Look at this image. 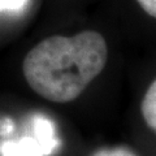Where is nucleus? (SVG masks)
<instances>
[{
  "label": "nucleus",
  "instance_id": "obj_1",
  "mask_svg": "<svg viewBox=\"0 0 156 156\" xmlns=\"http://www.w3.org/2000/svg\"><path fill=\"white\" fill-rule=\"evenodd\" d=\"M107 60L108 47L103 35L86 30L39 42L25 56L22 70L38 95L53 103H69L100 74Z\"/></svg>",
  "mask_w": 156,
  "mask_h": 156
},
{
  "label": "nucleus",
  "instance_id": "obj_2",
  "mask_svg": "<svg viewBox=\"0 0 156 156\" xmlns=\"http://www.w3.org/2000/svg\"><path fill=\"white\" fill-rule=\"evenodd\" d=\"M30 131L18 139L3 140L0 156H50L60 146L53 121L37 113L30 119Z\"/></svg>",
  "mask_w": 156,
  "mask_h": 156
},
{
  "label": "nucleus",
  "instance_id": "obj_3",
  "mask_svg": "<svg viewBox=\"0 0 156 156\" xmlns=\"http://www.w3.org/2000/svg\"><path fill=\"white\" fill-rule=\"evenodd\" d=\"M140 111L148 128L156 131V80L146 91L140 104Z\"/></svg>",
  "mask_w": 156,
  "mask_h": 156
},
{
  "label": "nucleus",
  "instance_id": "obj_4",
  "mask_svg": "<svg viewBox=\"0 0 156 156\" xmlns=\"http://www.w3.org/2000/svg\"><path fill=\"white\" fill-rule=\"evenodd\" d=\"M27 0H0V12H17L25 8Z\"/></svg>",
  "mask_w": 156,
  "mask_h": 156
},
{
  "label": "nucleus",
  "instance_id": "obj_5",
  "mask_svg": "<svg viewBox=\"0 0 156 156\" xmlns=\"http://www.w3.org/2000/svg\"><path fill=\"white\" fill-rule=\"evenodd\" d=\"M94 156H136L133 151L126 147H116V148H104L100 150Z\"/></svg>",
  "mask_w": 156,
  "mask_h": 156
},
{
  "label": "nucleus",
  "instance_id": "obj_6",
  "mask_svg": "<svg viewBox=\"0 0 156 156\" xmlns=\"http://www.w3.org/2000/svg\"><path fill=\"white\" fill-rule=\"evenodd\" d=\"M14 131V122L9 117H2L0 119V136L7 138Z\"/></svg>",
  "mask_w": 156,
  "mask_h": 156
},
{
  "label": "nucleus",
  "instance_id": "obj_7",
  "mask_svg": "<svg viewBox=\"0 0 156 156\" xmlns=\"http://www.w3.org/2000/svg\"><path fill=\"white\" fill-rule=\"evenodd\" d=\"M136 2L139 3V5L143 8L146 13L156 18V0H136Z\"/></svg>",
  "mask_w": 156,
  "mask_h": 156
}]
</instances>
